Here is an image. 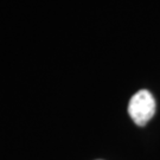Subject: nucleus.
Returning a JSON list of instances; mask_svg holds the SVG:
<instances>
[{"label": "nucleus", "mask_w": 160, "mask_h": 160, "mask_svg": "<svg viewBox=\"0 0 160 160\" xmlns=\"http://www.w3.org/2000/svg\"><path fill=\"white\" fill-rule=\"evenodd\" d=\"M128 113L138 126H145L155 113L154 97L148 90H140L129 101Z\"/></svg>", "instance_id": "nucleus-1"}]
</instances>
